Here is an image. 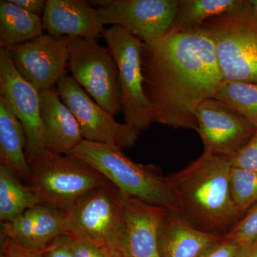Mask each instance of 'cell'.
Wrapping results in <instances>:
<instances>
[{"mask_svg":"<svg viewBox=\"0 0 257 257\" xmlns=\"http://www.w3.org/2000/svg\"><path fill=\"white\" fill-rule=\"evenodd\" d=\"M27 139L20 120L0 96V166L28 183L30 169L26 155Z\"/></svg>","mask_w":257,"mask_h":257,"instance_id":"cell-19","label":"cell"},{"mask_svg":"<svg viewBox=\"0 0 257 257\" xmlns=\"http://www.w3.org/2000/svg\"><path fill=\"white\" fill-rule=\"evenodd\" d=\"M213 98L241 115L257 128V83L223 80Z\"/></svg>","mask_w":257,"mask_h":257,"instance_id":"cell-23","label":"cell"},{"mask_svg":"<svg viewBox=\"0 0 257 257\" xmlns=\"http://www.w3.org/2000/svg\"><path fill=\"white\" fill-rule=\"evenodd\" d=\"M224 236L195 229L179 214L169 211L161 234L162 257H198Z\"/></svg>","mask_w":257,"mask_h":257,"instance_id":"cell-18","label":"cell"},{"mask_svg":"<svg viewBox=\"0 0 257 257\" xmlns=\"http://www.w3.org/2000/svg\"><path fill=\"white\" fill-rule=\"evenodd\" d=\"M74 257H109L102 248L84 240L72 239Z\"/></svg>","mask_w":257,"mask_h":257,"instance_id":"cell-30","label":"cell"},{"mask_svg":"<svg viewBox=\"0 0 257 257\" xmlns=\"http://www.w3.org/2000/svg\"><path fill=\"white\" fill-rule=\"evenodd\" d=\"M201 28L214 42L224 80L257 83V19L244 4Z\"/></svg>","mask_w":257,"mask_h":257,"instance_id":"cell-6","label":"cell"},{"mask_svg":"<svg viewBox=\"0 0 257 257\" xmlns=\"http://www.w3.org/2000/svg\"><path fill=\"white\" fill-rule=\"evenodd\" d=\"M12 3L32 14L42 16L46 6L45 0H11Z\"/></svg>","mask_w":257,"mask_h":257,"instance_id":"cell-31","label":"cell"},{"mask_svg":"<svg viewBox=\"0 0 257 257\" xmlns=\"http://www.w3.org/2000/svg\"><path fill=\"white\" fill-rule=\"evenodd\" d=\"M42 255L43 257H74L72 239L68 235H61L42 251Z\"/></svg>","mask_w":257,"mask_h":257,"instance_id":"cell-28","label":"cell"},{"mask_svg":"<svg viewBox=\"0 0 257 257\" xmlns=\"http://www.w3.org/2000/svg\"><path fill=\"white\" fill-rule=\"evenodd\" d=\"M40 96L45 149L57 155H69L84 140L78 122L61 99L56 86L40 92Z\"/></svg>","mask_w":257,"mask_h":257,"instance_id":"cell-17","label":"cell"},{"mask_svg":"<svg viewBox=\"0 0 257 257\" xmlns=\"http://www.w3.org/2000/svg\"><path fill=\"white\" fill-rule=\"evenodd\" d=\"M0 257H43L42 251L32 249L2 236Z\"/></svg>","mask_w":257,"mask_h":257,"instance_id":"cell-29","label":"cell"},{"mask_svg":"<svg viewBox=\"0 0 257 257\" xmlns=\"http://www.w3.org/2000/svg\"><path fill=\"white\" fill-rule=\"evenodd\" d=\"M89 2L96 5L103 25L121 27L143 43H150L173 30L180 0Z\"/></svg>","mask_w":257,"mask_h":257,"instance_id":"cell-9","label":"cell"},{"mask_svg":"<svg viewBox=\"0 0 257 257\" xmlns=\"http://www.w3.org/2000/svg\"><path fill=\"white\" fill-rule=\"evenodd\" d=\"M119 70L121 111L124 123L139 131L155 122L153 106L143 84L142 52L143 42L119 26L105 29L102 37Z\"/></svg>","mask_w":257,"mask_h":257,"instance_id":"cell-7","label":"cell"},{"mask_svg":"<svg viewBox=\"0 0 257 257\" xmlns=\"http://www.w3.org/2000/svg\"><path fill=\"white\" fill-rule=\"evenodd\" d=\"M229 159L203 152L183 170L167 176L177 214L203 232L224 236L241 216L230 192Z\"/></svg>","mask_w":257,"mask_h":257,"instance_id":"cell-2","label":"cell"},{"mask_svg":"<svg viewBox=\"0 0 257 257\" xmlns=\"http://www.w3.org/2000/svg\"><path fill=\"white\" fill-rule=\"evenodd\" d=\"M196 118L204 153L225 158L234 156L257 130L241 115L214 98L200 104Z\"/></svg>","mask_w":257,"mask_h":257,"instance_id":"cell-12","label":"cell"},{"mask_svg":"<svg viewBox=\"0 0 257 257\" xmlns=\"http://www.w3.org/2000/svg\"><path fill=\"white\" fill-rule=\"evenodd\" d=\"M64 234L84 240L110 255L121 253L122 194L111 182L94 189L64 213Z\"/></svg>","mask_w":257,"mask_h":257,"instance_id":"cell-5","label":"cell"},{"mask_svg":"<svg viewBox=\"0 0 257 257\" xmlns=\"http://www.w3.org/2000/svg\"><path fill=\"white\" fill-rule=\"evenodd\" d=\"M42 20L47 34L58 38L96 40L105 30L96 8L84 0H47Z\"/></svg>","mask_w":257,"mask_h":257,"instance_id":"cell-15","label":"cell"},{"mask_svg":"<svg viewBox=\"0 0 257 257\" xmlns=\"http://www.w3.org/2000/svg\"><path fill=\"white\" fill-rule=\"evenodd\" d=\"M69 155L90 166L121 192L177 214L167 177L156 166L133 162L120 147L84 140Z\"/></svg>","mask_w":257,"mask_h":257,"instance_id":"cell-3","label":"cell"},{"mask_svg":"<svg viewBox=\"0 0 257 257\" xmlns=\"http://www.w3.org/2000/svg\"><path fill=\"white\" fill-rule=\"evenodd\" d=\"M70 37L43 34L30 41L5 48L19 74L39 93L55 87L68 67Z\"/></svg>","mask_w":257,"mask_h":257,"instance_id":"cell-11","label":"cell"},{"mask_svg":"<svg viewBox=\"0 0 257 257\" xmlns=\"http://www.w3.org/2000/svg\"><path fill=\"white\" fill-rule=\"evenodd\" d=\"M68 48V68L76 82L111 114L121 111L119 70L109 49L84 38H70Z\"/></svg>","mask_w":257,"mask_h":257,"instance_id":"cell-8","label":"cell"},{"mask_svg":"<svg viewBox=\"0 0 257 257\" xmlns=\"http://www.w3.org/2000/svg\"><path fill=\"white\" fill-rule=\"evenodd\" d=\"M42 204L28 185L0 166V220H13L31 208Z\"/></svg>","mask_w":257,"mask_h":257,"instance_id":"cell-22","label":"cell"},{"mask_svg":"<svg viewBox=\"0 0 257 257\" xmlns=\"http://www.w3.org/2000/svg\"><path fill=\"white\" fill-rule=\"evenodd\" d=\"M56 87L75 116L84 140L121 149L135 146L141 132L116 121L114 115L98 104L72 76H63Z\"/></svg>","mask_w":257,"mask_h":257,"instance_id":"cell-10","label":"cell"},{"mask_svg":"<svg viewBox=\"0 0 257 257\" xmlns=\"http://www.w3.org/2000/svg\"><path fill=\"white\" fill-rule=\"evenodd\" d=\"M122 194L124 257H162L161 234L168 209Z\"/></svg>","mask_w":257,"mask_h":257,"instance_id":"cell-14","label":"cell"},{"mask_svg":"<svg viewBox=\"0 0 257 257\" xmlns=\"http://www.w3.org/2000/svg\"><path fill=\"white\" fill-rule=\"evenodd\" d=\"M224 237L239 247L240 256L248 249L257 239V203L246 211Z\"/></svg>","mask_w":257,"mask_h":257,"instance_id":"cell-25","label":"cell"},{"mask_svg":"<svg viewBox=\"0 0 257 257\" xmlns=\"http://www.w3.org/2000/svg\"><path fill=\"white\" fill-rule=\"evenodd\" d=\"M27 159L30 169L27 185L42 204L63 213L109 182L90 166L71 155L45 150Z\"/></svg>","mask_w":257,"mask_h":257,"instance_id":"cell-4","label":"cell"},{"mask_svg":"<svg viewBox=\"0 0 257 257\" xmlns=\"http://www.w3.org/2000/svg\"><path fill=\"white\" fill-rule=\"evenodd\" d=\"M239 248L231 240L223 237L202 251L198 257H239Z\"/></svg>","mask_w":257,"mask_h":257,"instance_id":"cell-27","label":"cell"},{"mask_svg":"<svg viewBox=\"0 0 257 257\" xmlns=\"http://www.w3.org/2000/svg\"><path fill=\"white\" fill-rule=\"evenodd\" d=\"M143 84L155 122L197 130L196 112L224 80L214 42L202 28L172 30L142 52Z\"/></svg>","mask_w":257,"mask_h":257,"instance_id":"cell-1","label":"cell"},{"mask_svg":"<svg viewBox=\"0 0 257 257\" xmlns=\"http://www.w3.org/2000/svg\"><path fill=\"white\" fill-rule=\"evenodd\" d=\"M42 17L28 13L11 0L0 1V46L20 45L43 35Z\"/></svg>","mask_w":257,"mask_h":257,"instance_id":"cell-20","label":"cell"},{"mask_svg":"<svg viewBox=\"0 0 257 257\" xmlns=\"http://www.w3.org/2000/svg\"><path fill=\"white\" fill-rule=\"evenodd\" d=\"M243 4L244 0H180L173 30L200 28L209 19L236 11Z\"/></svg>","mask_w":257,"mask_h":257,"instance_id":"cell-21","label":"cell"},{"mask_svg":"<svg viewBox=\"0 0 257 257\" xmlns=\"http://www.w3.org/2000/svg\"><path fill=\"white\" fill-rule=\"evenodd\" d=\"M0 96L23 125L27 139V156L46 150L40 93L19 74L5 48H0Z\"/></svg>","mask_w":257,"mask_h":257,"instance_id":"cell-13","label":"cell"},{"mask_svg":"<svg viewBox=\"0 0 257 257\" xmlns=\"http://www.w3.org/2000/svg\"><path fill=\"white\" fill-rule=\"evenodd\" d=\"M109 257H124L122 253H113L109 255Z\"/></svg>","mask_w":257,"mask_h":257,"instance_id":"cell-34","label":"cell"},{"mask_svg":"<svg viewBox=\"0 0 257 257\" xmlns=\"http://www.w3.org/2000/svg\"><path fill=\"white\" fill-rule=\"evenodd\" d=\"M234 168L257 171V130L247 143L229 159Z\"/></svg>","mask_w":257,"mask_h":257,"instance_id":"cell-26","label":"cell"},{"mask_svg":"<svg viewBox=\"0 0 257 257\" xmlns=\"http://www.w3.org/2000/svg\"><path fill=\"white\" fill-rule=\"evenodd\" d=\"M245 8L257 19V0H244Z\"/></svg>","mask_w":257,"mask_h":257,"instance_id":"cell-32","label":"cell"},{"mask_svg":"<svg viewBox=\"0 0 257 257\" xmlns=\"http://www.w3.org/2000/svg\"><path fill=\"white\" fill-rule=\"evenodd\" d=\"M2 236L26 247L43 251L64 234V213L40 204L13 220L1 222Z\"/></svg>","mask_w":257,"mask_h":257,"instance_id":"cell-16","label":"cell"},{"mask_svg":"<svg viewBox=\"0 0 257 257\" xmlns=\"http://www.w3.org/2000/svg\"><path fill=\"white\" fill-rule=\"evenodd\" d=\"M230 192L241 217L257 203V171L231 167Z\"/></svg>","mask_w":257,"mask_h":257,"instance_id":"cell-24","label":"cell"},{"mask_svg":"<svg viewBox=\"0 0 257 257\" xmlns=\"http://www.w3.org/2000/svg\"><path fill=\"white\" fill-rule=\"evenodd\" d=\"M240 257H257V239Z\"/></svg>","mask_w":257,"mask_h":257,"instance_id":"cell-33","label":"cell"}]
</instances>
